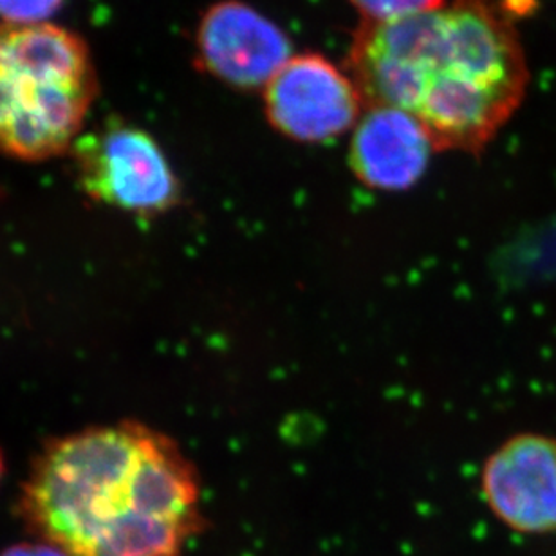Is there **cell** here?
Segmentation results:
<instances>
[{
	"instance_id": "9",
	"label": "cell",
	"mask_w": 556,
	"mask_h": 556,
	"mask_svg": "<svg viewBox=\"0 0 556 556\" xmlns=\"http://www.w3.org/2000/svg\"><path fill=\"white\" fill-rule=\"evenodd\" d=\"M369 24H389L441 10L452 0H349Z\"/></svg>"
},
{
	"instance_id": "12",
	"label": "cell",
	"mask_w": 556,
	"mask_h": 556,
	"mask_svg": "<svg viewBox=\"0 0 556 556\" xmlns=\"http://www.w3.org/2000/svg\"><path fill=\"white\" fill-rule=\"evenodd\" d=\"M5 465H4V454H2V450H0V481H2V476H4Z\"/></svg>"
},
{
	"instance_id": "8",
	"label": "cell",
	"mask_w": 556,
	"mask_h": 556,
	"mask_svg": "<svg viewBox=\"0 0 556 556\" xmlns=\"http://www.w3.org/2000/svg\"><path fill=\"white\" fill-rule=\"evenodd\" d=\"M433 150L427 130L410 114L369 105L353 129L349 165L365 187L403 192L425 176Z\"/></svg>"
},
{
	"instance_id": "7",
	"label": "cell",
	"mask_w": 556,
	"mask_h": 556,
	"mask_svg": "<svg viewBox=\"0 0 556 556\" xmlns=\"http://www.w3.org/2000/svg\"><path fill=\"white\" fill-rule=\"evenodd\" d=\"M482 493L504 525L522 533L556 530V439L520 433L482 468Z\"/></svg>"
},
{
	"instance_id": "3",
	"label": "cell",
	"mask_w": 556,
	"mask_h": 556,
	"mask_svg": "<svg viewBox=\"0 0 556 556\" xmlns=\"http://www.w3.org/2000/svg\"><path fill=\"white\" fill-rule=\"evenodd\" d=\"M97 94L84 38L49 22H0V154L43 161L70 152Z\"/></svg>"
},
{
	"instance_id": "11",
	"label": "cell",
	"mask_w": 556,
	"mask_h": 556,
	"mask_svg": "<svg viewBox=\"0 0 556 556\" xmlns=\"http://www.w3.org/2000/svg\"><path fill=\"white\" fill-rule=\"evenodd\" d=\"M0 556H65L56 547L49 546L46 542H24L16 544L0 553Z\"/></svg>"
},
{
	"instance_id": "5",
	"label": "cell",
	"mask_w": 556,
	"mask_h": 556,
	"mask_svg": "<svg viewBox=\"0 0 556 556\" xmlns=\"http://www.w3.org/2000/svg\"><path fill=\"white\" fill-rule=\"evenodd\" d=\"M365 108L353 76L316 53L296 54L264 87L269 124L286 138L326 143L354 129Z\"/></svg>"
},
{
	"instance_id": "6",
	"label": "cell",
	"mask_w": 556,
	"mask_h": 556,
	"mask_svg": "<svg viewBox=\"0 0 556 556\" xmlns=\"http://www.w3.org/2000/svg\"><path fill=\"white\" fill-rule=\"evenodd\" d=\"M195 51L198 64L210 76L241 91L268 86L293 59L288 35L239 0H223L204 11Z\"/></svg>"
},
{
	"instance_id": "1",
	"label": "cell",
	"mask_w": 556,
	"mask_h": 556,
	"mask_svg": "<svg viewBox=\"0 0 556 556\" xmlns=\"http://www.w3.org/2000/svg\"><path fill=\"white\" fill-rule=\"evenodd\" d=\"M18 515L65 556H181L204 528L192 460L139 421L48 441L22 484Z\"/></svg>"
},
{
	"instance_id": "2",
	"label": "cell",
	"mask_w": 556,
	"mask_h": 556,
	"mask_svg": "<svg viewBox=\"0 0 556 556\" xmlns=\"http://www.w3.org/2000/svg\"><path fill=\"white\" fill-rule=\"evenodd\" d=\"M349 75L365 108L410 114L435 150L479 154L525 100L528 64L514 24L484 0L389 24L364 22Z\"/></svg>"
},
{
	"instance_id": "10",
	"label": "cell",
	"mask_w": 556,
	"mask_h": 556,
	"mask_svg": "<svg viewBox=\"0 0 556 556\" xmlns=\"http://www.w3.org/2000/svg\"><path fill=\"white\" fill-rule=\"evenodd\" d=\"M64 0H0V22L40 24L62 8Z\"/></svg>"
},
{
	"instance_id": "4",
	"label": "cell",
	"mask_w": 556,
	"mask_h": 556,
	"mask_svg": "<svg viewBox=\"0 0 556 556\" xmlns=\"http://www.w3.org/2000/svg\"><path fill=\"white\" fill-rule=\"evenodd\" d=\"M87 198L127 214L154 217L176 208L181 185L149 132L113 122L81 135L70 150Z\"/></svg>"
}]
</instances>
